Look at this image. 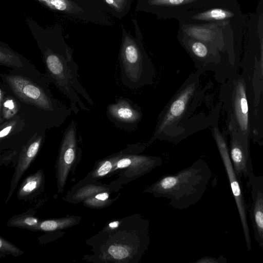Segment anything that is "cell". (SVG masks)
Wrapping results in <instances>:
<instances>
[{
  "mask_svg": "<svg viewBox=\"0 0 263 263\" xmlns=\"http://www.w3.org/2000/svg\"><path fill=\"white\" fill-rule=\"evenodd\" d=\"M135 37L123 27L120 61L123 79L127 84L138 86L142 84L146 67L151 62L142 44V34L136 18L132 20Z\"/></svg>",
  "mask_w": 263,
  "mask_h": 263,
  "instance_id": "6da1fadb",
  "label": "cell"
},
{
  "mask_svg": "<svg viewBox=\"0 0 263 263\" xmlns=\"http://www.w3.org/2000/svg\"><path fill=\"white\" fill-rule=\"evenodd\" d=\"M21 71L2 74L1 77L21 101L45 111L53 110L54 102L50 93Z\"/></svg>",
  "mask_w": 263,
  "mask_h": 263,
  "instance_id": "7a4b0ae2",
  "label": "cell"
},
{
  "mask_svg": "<svg viewBox=\"0 0 263 263\" xmlns=\"http://www.w3.org/2000/svg\"><path fill=\"white\" fill-rule=\"evenodd\" d=\"M214 136L228 175L231 190L237 208L248 251L252 248L251 239L247 220V206L245 202L240 181L236 174L226 141L217 128Z\"/></svg>",
  "mask_w": 263,
  "mask_h": 263,
  "instance_id": "3957f363",
  "label": "cell"
},
{
  "mask_svg": "<svg viewBox=\"0 0 263 263\" xmlns=\"http://www.w3.org/2000/svg\"><path fill=\"white\" fill-rule=\"evenodd\" d=\"M77 149L76 126L75 122L72 121L63 137L56 163V177L59 193H62L64 190L68 174L76 159Z\"/></svg>",
  "mask_w": 263,
  "mask_h": 263,
  "instance_id": "277c9868",
  "label": "cell"
},
{
  "mask_svg": "<svg viewBox=\"0 0 263 263\" xmlns=\"http://www.w3.org/2000/svg\"><path fill=\"white\" fill-rule=\"evenodd\" d=\"M247 184L251 187L252 206L250 216L254 238L263 249V176L254 174L248 178Z\"/></svg>",
  "mask_w": 263,
  "mask_h": 263,
  "instance_id": "5b68a950",
  "label": "cell"
},
{
  "mask_svg": "<svg viewBox=\"0 0 263 263\" xmlns=\"http://www.w3.org/2000/svg\"><path fill=\"white\" fill-rule=\"evenodd\" d=\"M229 154L240 182L242 177L248 179L254 174L246 140L233 136Z\"/></svg>",
  "mask_w": 263,
  "mask_h": 263,
  "instance_id": "8992f818",
  "label": "cell"
},
{
  "mask_svg": "<svg viewBox=\"0 0 263 263\" xmlns=\"http://www.w3.org/2000/svg\"><path fill=\"white\" fill-rule=\"evenodd\" d=\"M43 139V137L42 135H35L23 146L12 177L10 190L6 202L10 198L20 179L36 156L41 146Z\"/></svg>",
  "mask_w": 263,
  "mask_h": 263,
  "instance_id": "52a82bcc",
  "label": "cell"
},
{
  "mask_svg": "<svg viewBox=\"0 0 263 263\" xmlns=\"http://www.w3.org/2000/svg\"><path fill=\"white\" fill-rule=\"evenodd\" d=\"M196 89V83L186 85L172 102L158 127V133L179 120L185 111L187 103Z\"/></svg>",
  "mask_w": 263,
  "mask_h": 263,
  "instance_id": "ba28073f",
  "label": "cell"
},
{
  "mask_svg": "<svg viewBox=\"0 0 263 263\" xmlns=\"http://www.w3.org/2000/svg\"><path fill=\"white\" fill-rule=\"evenodd\" d=\"M233 104L239 128L243 133L247 134L249 130V109L246 86L242 80L235 82Z\"/></svg>",
  "mask_w": 263,
  "mask_h": 263,
  "instance_id": "9c48e42d",
  "label": "cell"
},
{
  "mask_svg": "<svg viewBox=\"0 0 263 263\" xmlns=\"http://www.w3.org/2000/svg\"><path fill=\"white\" fill-rule=\"evenodd\" d=\"M214 23L179 24L178 33L201 41L206 44L211 42L216 35Z\"/></svg>",
  "mask_w": 263,
  "mask_h": 263,
  "instance_id": "30bf717a",
  "label": "cell"
},
{
  "mask_svg": "<svg viewBox=\"0 0 263 263\" xmlns=\"http://www.w3.org/2000/svg\"><path fill=\"white\" fill-rule=\"evenodd\" d=\"M108 113L113 119L123 123H134L141 118V114L124 100L109 105Z\"/></svg>",
  "mask_w": 263,
  "mask_h": 263,
  "instance_id": "8fae6325",
  "label": "cell"
},
{
  "mask_svg": "<svg viewBox=\"0 0 263 263\" xmlns=\"http://www.w3.org/2000/svg\"><path fill=\"white\" fill-rule=\"evenodd\" d=\"M44 181L43 171L40 170L23 180L17 192L19 199L32 195L40 188Z\"/></svg>",
  "mask_w": 263,
  "mask_h": 263,
  "instance_id": "7c38bea8",
  "label": "cell"
},
{
  "mask_svg": "<svg viewBox=\"0 0 263 263\" xmlns=\"http://www.w3.org/2000/svg\"><path fill=\"white\" fill-rule=\"evenodd\" d=\"M77 222V219L74 217L46 220L40 222L37 231L51 232L62 230L71 227Z\"/></svg>",
  "mask_w": 263,
  "mask_h": 263,
  "instance_id": "4fadbf2b",
  "label": "cell"
},
{
  "mask_svg": "<svg viewBox=\"0 0 263 263\" xmlns=\"http://www.w3.org/2000/svg\"><path fill=\"white\" fill-rule=\"evenodd\" d=\"M41 221L37 218L30 215H20L10 218L7 224L10 227L23 228L29 230L37 231Z\"/></svg>",
  "mask_w": 263,
  "mask_h": 263,
  "instance_id": "5bb4252c",
  "label": "cell"
},
{
  "mask_svg": "<svg viewBox=\"0 0 263 263\" xmlns=\"http://www.w3.org/2000/svg\"><path fill=\"white\" fill-rule=\"evenodd\" d=\"M19 109V104L15 98L7 96L0 104L1 124L15 117Z\"/></svg>",
  "mask_w": 263,
  "mask_h": 263,
  "instance_id": "9a60e30c",
  "label": "cell"
},
{
  "mask_svg": "<svg viewBox=\"0 0 263 263\" xmlns=\"http://www.w3.org/2000/svg\"><path fill=\"white\" fill-rule=\"evenodd\" d=\"M0 63L1 65L13 68L18 70L24 71L25 69H29L27 66L25 65L24 62L17 57L3 51L0 53Z\"/></svg>",
  "mask_w": 263,
  "mask_h": 263,
  "instance_id": "2e32d148",
  "label": "cell"
},
{
  "mask_svg": "<svg viewBox=\"0 0 263 263\" xmlns=\"http://www.w3.org/2000/svg\"><path fill=\"white\" fill-rule=\"evenodd\" d=\"M22 121L18 117H14L13 118L8 120L7 122L4 123L3 124H1L0 138L3 139L11 134L13 133L16 131V127L18 126H21V123Z\"/></svg>",
  "mask_w": 263,
  "mask_h": 263,
  "instance_id": "e0dca14e",
  "label": "cell"
},
{
  "mask_svg": "<svg viewBox=\"0 0 263 263\" xmlns=\"http://www.w3.org/2000/svg\"><path fill=\"white\" fill-rule=\"evenodd\" d=\"M101 188L97 185L85 186L76 193L74 198L80 200H84L101 192Z\"/></svg>",
  "mask_w": 263,
  "mask_h": 263,
  "instance_id": "ac0fdd59",
  "label": "cell"
},
{
  "mask_svg": "<svg viewBox=\"0 0 263 263\" xmlns=\"http://www.w3.org/2000/svg\"><path fill=\"white\" fill-rule=\"evenodd\" d=\"M112 166V163L109 160L100 162L91 172V177L94 178L103 177L111 171Z\"/></svg>",
  "mask_w": 263,
  "mask_h": 263,
  "instance_id": "d6986e66",
  "label": "cell"
},
{
  "mask_svg": "<svg viewBox=\"0 0 263 263\" xmlns=\"http://www.w3.org/2000/svg\"><path fill=\"white\" fill-rule=\"evenodd\" d=\"M0 251L1 253L8 254L14 256L20 255L23 252L13 244L5 239L0 238Z\"/></svg>",
  "mask_w": 263,
  "mask_h": 263,
  "instance_id": "ffe728a7",
  "label": "cell"
},
{
  "mask_svg": "<svg viewBox=\"0 0 263 263\" xmlns=\"http://www.w3.org/2000/svg\"><path fill=\"white\" fill-rule=\"evenodd\" d=\"M108 252L115 259H123L128 255L127 249L119 246H111L108 248Z\"/></svg>",
  "mask_w": 263,
  "mask_h": 263,
  "instance_id": "44dd1931",
  "label": "cell"
},
{
  "mask_svg": "<svg viewBox=\"0 0 263 263\" xmlns=\"http://www.w3.org/2000/svg\"><path fill=\"white\" fill-rule=\"evenodd\" d=\"M41 3L49 7L60 11H64L67 8V3L65 0H38Z\"/></svg>",
  "mask_w": 263,
  "mask_h": 263,
  "instance_id": "7402d4cb",
  "label": "cell"
},
{
  "mask_svg": "<svg viewBox=\"0 0 263 263\" xmlns=\"http://www.w3.org/2000/svg\"><path fill=\"white\" fill-rule=\"evenodd\" d=\"M176 181L174 177H166L162 181L161 186L165 189H170L176 184Z\"/></svg>",
  "mask_w": 263,
  "mask_h": 263,
  "instance_id": "603a6c76",
  "label": "cell"
},
{
  "mask_svg": "<svg viewBox=\"0 0 263 263\" xmlns=\"http://www.w3.org/2000/svg\"><path fill=\"white\" fill-rule=\"evenodd\" d=\"M131 163V160L129 158H123L120 160L117 164V166L118 168H123L129 165Z\"/></svg>",
  "mask_w": 263,
  "mask_h": 263,
  "instance_id": "cb8c5ba5",
  "label": "cell"
},
{
  "mask_svg": "<svg viewBox=\"0 0 263 263\" xmlns=\"http://www.w3.org/2000/svg\"><path fill=\"white\" fill-rule=\"evenodd\" d=\"M261 58H260V69L263 77V35L260 42Z\"/></svg>",
  "mask_w": 263,
  "mask_h": 263,
  "instance_id": "d4e9b609",
  "label": "cell"
},
{
  "mask_svg": "<svg viewBox=\"0 0 263 263\" xmlns=\"http://www.w3.org/2000/svg\"><path fill=\"white\" fill-rule=\"evenodd\" d=\"M118 222L117 221L112 222H111L110 223H109V226L111 228H116L118 226Z\"/></svg>",
  "mask_w": 263,
  "mask_h": 263,
  "instance_id": "484cf974",
  "label": "cell"
}]
</instances>
